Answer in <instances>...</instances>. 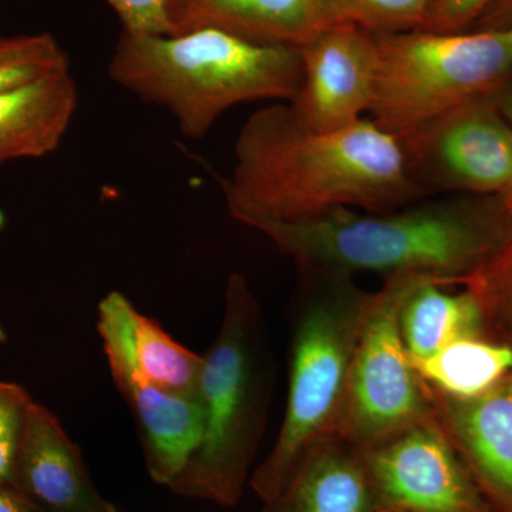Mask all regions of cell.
<instances>
[{"instance_id":"d6986e66","label":"cell","mask_w":512,"mask_h":512,"mask_svg":"<svg viewBox=\"0 0 512 512\" xmlns=\"http://www.w3.org/2000/svg\"><path fill=\"white\" fill-rule=\"evenodd\" d=\"M414 367L431 392L474 399L511 375L512 349L488 336H473L451 343Z\"/></svg>"},{"instance_id":"83f0119b","label":"cell","mask_w":512,"mask_h":512,"mask_svg":"<svg viewBox=\"0 0 512 512\" xmlns=\"http://www.w3.org/2000/svg\"><path fill=\"white\" fill-rule=\"evenodd\" d=\"M490 97L512 127V76L503 86L498 87Z\"/></svg>"},{"instance_id":"9a60e30c","label":"cell","mask_w":512,"mask_h":512,"mask_svg":"<svg viewBox=\"0 0 512 512\" xmlns=\"http://www.w3.org/2000/svg\"><path fill=\"white\" fill-rule=\"evenodd\" d=\"M261 512H375L362 448L340 434L319 441Z\"/></svg>"},{"instance_id":"ba28073f","label":"cell","mask_w":512,"mask_h":512,"mask_svg":"<svg viewBox=\"0 0 512 512\" xmlns=\"http://www.w3.org/2000/svg\"><path fill=\"white\" fill-rule=\"evenodd\" d=\"M397 140L426 192L500 195L511 187L512 127L490 96L468 100Z\"/></svg>"},{"instance_id":"ffe728a7","label":"cell","mask_w":512,"mask_h":512,"mask_svg":"<svg viewBox=\"0 0 512 512\" xmlns=\"http://www.w3.org/2000/svg\"><path fill=\"white\" fill-rule=\"evenodd\" d=\"M70 70V57L50 33L0 35V93Z\"/></svg>"},{"instance_id":"8fae6325","label":"cell","mask_w":512,"mask_h":512,"mask_svg":"<svg viewBox=\"0 0 512 512\" xmlns=\"http://www.w3.org/2000/svg\"><path fill=\"white\" fill-rule=\"evenodd\" d=\"M299 52L302 87L288 104L303 127L333 133L370 113L377 76L375 33L352 23H332Z\"/></svg>"},{"instance_id":"277c9868","label":"cell","mask_w":512,"mask_h":512,"mask_svg":"<svg viewBox=\"0 0 512 512\" xmlns=\"http://www.w3.org/2000/svg\"><path fill=\"white\" fill-rule=\"evenodd\" d=\"M202 357L204 430L168 488L180 497L234 507L265 433L275 380L264 315L244 276L229 278L220 330Z\"/></svg>"},{"instance_id":"2e32d148","label":"cell","mask_w":512,"mask_h":512,"mask_svg":"<svg viewBox=\"0 0 512 512\" xmlns=\"http://www.w3.org/2000/svg\"><path fill=\"white\" fill-rule=\"evenodd\" d=\"M77 106L79 87L72 70L0 93V165L56 151Z\"/></svg>"},{"instance_id":"8992f818","label":"cell","mask_w":512,"mask_h":512,"mask_svg":"<svg viewBox=\"0 0 512 512\" xmlns=\"http://www.w3.org/2000/svg\"><path fill=\"white\" fill-rule=\"evenodd\" d=\"M373 123L406 136L512 76V29L375 33Z\"/></svg>"},{"instance_id":"cb8c5ba5","label":"cell","mask_w":512,"mask_h":512,"mask_svg":"<svg viewBox=\"0 0 512 512\" xmlns=\"http://www.w3.org/2000/svg\"><path fill=\"white\" fill-rule=\"evenodd\" d=\"M119 16L123 30L138 35L171 36L167 0H104Z\"/></svg>"},{"instance_id":"30bf717a","label":"cell","mask_w":512,"mask_h":512,"mask_svg":"<svg viewBox=\"0 0 512 512\" xmlns=\"http://www.w3.org/2000/svg\"><path fill=\"white\" fill-rule=\"evenodd\" d=\"M97 313V332L111 379L136 421L148 474L157 484L170 487L200 444L204 430L201 400L164 392L137 372L127 353L111 292L101 299Z\"/></svg>"},{"instance_id":"7a4b0ae2","label":"cell","mask_w":512,"mask_h":512,"mask_svg":"<svg viewBox=\"0 0 512 512\" xmlns=\"http://www.w3.org/2000/svg\"><path fill=\"white\" fill-rule=\"evenodd\" d=\"M295 262L299 272L410 275L466 286L512 232L500 195L414 202L386 212L338 208L298 222L254 227Z\"/></svg>"},{"instance_id":"44dd1931","label":"cell","mask_w":512,"mask_h":512,"mask_svg":"<svg viewBox=\"0 0 512 512\" xmlns=\"http://www.w3.org/2000/svg\"><path fill=\"white\" fill-rule=\"evenodd\" d=\"M466 286L480 302L485 336L512 349V232Z\"/></svg>"},{"instance_id":"9c48e42d","label":"cell","mask_w":512,"mask_h":512,"mask_svg":"<svg viewBox=\"0 0 512 512\" xmlns=\"http://www.w3.org/2000/svg\"><path fill=\"white\" fill-rule=\"evenodd\" d=\"M375 512H491L437 420L362 448Z\"/></svg>"},{"instance_id":"f1b7e54d","label":"cell","mask_w":512,"mask_h":512,"mask_svg":"<svg viewBox=\"0 0 512 512\" xmlns=\"http://www.w3.org/2000/svg\"><path fill=\"white\" fill-rule=\"evenodd\" d=\"M501 201H503L504 207L507 208L508 212L512 215V184L508 190H505L503 194H500Z\"/></svg>"},{"instance_id":"ac0fdd59","label":"cell","mask_w":512,"mask_h":512,"mask_svg":"<svg viewBox=\"0 0 512 512\" xmlns=\"http://www.w3.org/2000/svg\"><path fill=\"white\" fill-rule=\"evenodd\" d=\"M111 295L128 356L137 372L164 392L200 399L204 357L184 348L156 320L138 312L126 295L117 291Z\"/></svg>"},{"instance_id":"4fadbf2b","label":"cell","mask_w":512,"mask_h":512,"mask_svg":"<svg viewBox=\"0 0 512 512\" xmlns=\"http://www.w3.org/2000/svg\"><path fill=\"white\" fill-rule=\"evenodd\" d=\"M427 392L437 423L491 512H512V373L474 399Z\"/></svg>"},{"instance_id":"7c38bea8","label":"cell","mask_w":512,"mask_h":512,"mask_svg":"<svg viewBox=\"0 0 512 512\" xmlns=\"http://www.w3.org/2000/svg\"><path fill=\"white\" fill-rule=\"evenodd\" d=\"M10 490L37 512H119L97 491L82 451L56 414L36 402L26 416Z\"/></svg>"},{"instance_id":"603a6c76","label":"cell","mask_w":512,"mask_h":512,"mask_svg":"<svg viewBox=\"0 0 512 512\" xmlns=\"http://www.w3.org/2000/svg\"><path fill=\"white\" fill-rule=\"evenodd\" d=\"M33 402L19 384L0 382V487L12 485L16 454Z\"/></svg>"},{"instance_id":"5b68a950","label":"cell","mask_w":512,"mask_h":512,"mask_svg":"<svg viewBox=\"0 0 512 512\" xmlns=\"http://www.w3.org/2000/svg\"><path fill=\"white\" fill-rule=\"evenodd\" d=\"M292 306L285 416L271 453L251 476L262 503L285 487L319 441L340 433L350 367L373 292L349 275L301 272Z\"/></svg>"},{"instance_id":"6da1fadb","label":"cell","mask_w":512,"mask_h":512,"mask_svg":"<svg viewBox=\"0 0 512 512\" xmlns=\"http://www.w3.org/2000/svg\"><path fill=\"white\" fill-rule=\"evenodd\" d=\"M229 214L261 222L311 220L338 208L386 212L420 201L402 144L372 120L315 133L275 103L247 120L231 178L218 177Z\"/></svg>"},{"instance_id":"484cf974","label":"cell","mask_w":512,"mask_h":512,"mask_svg":"<svg viewBox=\"0 0 512 512\" xmlns=\"http://www.w3.org/2000/svg\"><path fill=\"white\" fill-rule=\"evenodd\" d=\"M473 26L474 30L512 29V0H495Z\"/></svg>"},{"instance_id":"7402d4cb","label":"cell","mask_w":512,"mask_h":512,"mask_svg":"<svg viewBox=\"0 0 512 512\" xmlns=\"http://www.w3.org/2000/svg\"><path fill=\"white\" fill-rule=\"evenodd\" d=\"M332 23H352L372 33L419 30L431 0H320Z\"/></svg>"},{"instance_id":"d4e9b609","label":"cell","mask_w":512,"mask_h":512,"mask_svg":"<svg viewBox=\"0 0 512 512\" xmlns=\"http://www.w3.org/2000/svg\"><path fill=\"white\" fill-rule=\"evenodd\" d=\"M495 0H431L419 30L461 32L474 25Z\"/></svg>"},{"instance_id":"5bb4252c","label":"cell","mask_w":512,"mask_h":512,"mask_svg":"<svg viewBox=\"0 0 512 512\" xmlns=\"http://www.w3.org/2000/svg\"><path fill=\"white\" fill-rule=\"evenodd\" d=\"M167 15L171 36L220 29L296 49L332 25L320 0H167Z\"/></svg>"},{"instance_id":"52a82bcc","label":"cell","mask_w":512,"mask_h":512,"mask_svg":"<svg viewBox=\"0 0 512 512\" xmlns=\"http://www.w3.org/2000/svg\"><path fill=\"white\" fill-rule=\"evenodd\" d=\"M426 284L436 282L420 276H390L373 292L350 367L339 433L357 447L372 446L397 431L436 419L426 384L400 332L404 301Z\"/></svg>"},{"instance_id":"3957f363","label":"cell","mask_w":512,"mask_h":512,"mask_svg":"<svg viewBox=\"0 0 512 512\" xmlns=\"http://www.w3.org/2000/svg\"><path fill=\"white\" fill-rule=\"evenodd\" d=\"M109 74L144 103L167 110L184 137L200 140L238 104L291 103L302 87L303 62L296 47L252 42L220 29L174 36L121 30Z\"/></svg>"},{"instance_id":"e0dca14e","label":"cell","mask_w":512,"mask_h":512,"mask_svg":"<svg viewBox=\"0 0 512 512\" xmlns=\"http://www.w3.org/2000/svg\"><path fill=\"white\" fill-rule=\"evenodd\" d=\"M447 286L421 285L400 311V332L413 365L464 338L485 336L483 311L467 286L450 293Z\"/></svg>"},{"instance_id":"4316f807","label":"cell","mask_w":512,"mask_h":512,"mask_svg":"<svg viewBox=\"0 0 512 512\" xmlns=\"http://www.w3.org/2000/svg\"><path fill=\"white\" fill-rule=\"evenodd\" d=\"M0 512H37L10 488L0 487Z\"/></svg>"},{"instance_id":"f546056e","label":"cell","mask_w":512,"mask_h":512,"mask_svg":"<svg viewBox=\"0 0 512 512\" xmlns=\"http://www.w3.org/2000/svg\"><path fill=\"white\" fill-rule=\"evenodd\" d=\"M120 512V511H119Z\"/></svg>"}]
</instances>
